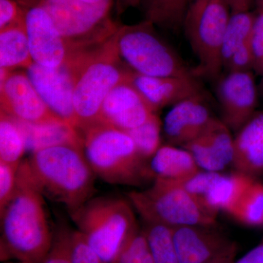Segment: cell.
Returning a JSON list of instances; mask_svg holds the SVG:
<instances>
[{
  "instance_id": "52a82bcc",
  "label": "cell",
  "mask_w": 263,
  "mask_h": 263,
  "mask_svg": "<svg viewBox=\"0 0 263 263\" xmlns=\"http://www.w3.org/2000/svg\"><path fill=\"white\" fill-rule=\"evenodd\" d=\"M114 39L123 65L135 73L152 77L195 76L193 69L160 37L152 22L120 24Z\"/></svg>"
},
{
  "instance_id": "ba28073f",
  "label": "cell",
  "mask_w": 263,
  "mask_h": 263,
  "mask_svg": "<svg viewBox=\"0 0 263 263\" xmlns=\"http://www.w3.org/2000/svg\"><path fill=\"white\" fill-rule=\"evenodd\" d=\"M127 200L146 223L176 227H214L216 216L189 193L181 183L155 179L151 187L131 191Z\"/></svg>"
},
{
  "instance_id": "d6986e66",
  "label": "cell",
  "mask_w": 263,
  "mask_h": 263,
  "mask_svg": "<svg viewBox=\"0 0 263 263\" xmlns=\"http://www.w3.org/2000/svg\"><path fill=\"white\" fill-rule=\"evenodd\" d=\"M233 165L236 172L254 178L263 173V111L256 112L234 138Z\"/></svg>"
},
{
  "instance_id": "e575fe53",
  "label": "cell",
  "mask_w": 263,
  "mask_h": 263,
  "mask_svg": "<svg viewBox=\"0 0 263 263\" xmlns=\"http://www.w3.org/2000/svg\"><path fill=\"white\" fill-rule=\"evenodd\" d=\"M252 53L254 57V70L263 76V10H257L256 14L252 38Z\"/></svg>"
},
{
  "instance_id": "9c48e42d",
  "label": "cell",
  "mask_w": 263,
  "mask_h": 263,
  "mask_svg": "<svg viewBox=\"0 0 263 263\" xmlns=\"http://www.w3.org/2000/svg\"><path fill=\"white\" fill-rule=\"evenodd\" d=\"M226 0L190 3L183 27L198 60L194 75L216 79L223 69L221 48L230 14Z\"/></svg>"
},
{
  "instance_id": "60d3db41",
  "label": "cell",
  "mask_w": 263,
  "mask_h": 263,
  "mask_svg": "<svg viewBox=\"0 0 263 263\" xmlns=\"http://www.w3.org/2000/svg\"><path fill=\"white\" fill-rule=\"evenodd\" d=\"M82 1L86 2V3H91V4H98V3H101L104 0H82Z\"/></svg>"
},
{
  "instance_id": "7a4b0ae2",
  "label": "cell",
  "mask_w": 263,
  "mask_h": 263,
  "mask_svg": "<svg viewBox=\"0 0 263 263\" xmlns=\"http://www.w3.org/2000/svg\"><path fill=\"white\" fill-rule=\"evenodd\" d=\"M24 162L31 181L41 195L65 205L70 214L91 199L95 174L82 144L46 147L33 152Z\"/></svg>"
},
{
  "instance_id": "6da1fadb",
  "label": "cell",
  "mask_w": 263,
  "mask_h": 263,
  "mask_svg": "<svg viewBox=\"0 0 263 263\" xmlns=\"http://www.w3.org/2000/svg\"><path fill=\"white\" fill-rule=\"evenodd\" d=\"M44 197L29 178L25 162L18 170L14 195L2 212L1 259L41 263L51 248L50 228Z\"/></svg>"
},
{
  "instance_id": "d4e9b609",
  "label": "cell",
  "mask_w": 263,
  "mask_h": 263,
  "mask_svg": "<svg viewBox=\"0 0 263 263\" xmlns=\"http://www.w3.org/2000/svg\"><path fill=\"white\" fill-rule=\"evenodd\" d=\"M227 213L246 226H262L263 183L254 180Z\"/></svg>"
},
{
  "instance_id": "74e56055",
  "label": "cell",
  "mask_w": 263,
  "mask_h": 263,
  "mask_svg": "<svg viewBox=\"0 0 263 263\" xmlns=\"http://www.w3.org/2000/svg\"><path fill=\"white\" fill-rule=\"evenodd\" d=\"M231 13L249 11L253 0H226Z\"/></svg>"
},
{
  "instance_id": "2e32d148",
  "label": "cell",
  "mask_w": 263,
  "mask_h": 263,
  "mask_svg": "<svg viewBox=\"0 0 263 263\" xmlns=\"http://www.w3.org/2000/svg\"><path fill=\"white\" fill-rule=\"evenodd\" d=\"M195 159L200 169L220 172L234 159V138L221 119L214 117L195 139L183 147Z\"/></svg>"
},
{
  "instance_id": "1f68e13d",
  "label": "cell",
  "mask_w": 263,
  "mask_h": 263,
  "mask_svg": "<svg viewBox=\"0 0 263 263\" xmlns=\"http://www.w3.org/2000/svg\"><path fill=\"white\" fill-rule=\"evenodd\" d=\"M220 174V172L200 171L181 184L189 193L191 194L202 205L205 195Z\"/></svg>"
},
{
  "instance_id": "7402d4cb",
  "label": "cell",
  "mask_w": 263,
  "mask_h": 263,
  "mask_svg": "<svg viewBox=\"0 0 263 263\" xmlns=\"http://www.w3.org/2000/svg\"><path fill=\"white\" fill-rule=\"evenodd\" d=\"M254 181L253 178L238 172L221 174L205 195L202 205L216 216L219 211L227 213Z\"/></svg>"
},
{
  "instance_id": "4dcf8cb0",
  "label": "cell",
  "mask_w": 263,
  "mask_h": 263,
  "mask_svg": "<svg viewBox=\"0 0 263 263\" xmlns=\"http://www.w3.org/2000/svg\"><path fill=\"white\" fill-rule=\"evenodd\" d=\"M73 231L65 226L53 230L51 248L41 263H72Z\"/></svg>"
},
{
  "instance_id": "f1b7e54d",
  "label": "cell",
  "mask_w": 263,
  "mask_h": 263,
  "mask_svg": "<svg viewBox=\"0 0 263 263\" xmlns=\"http://www.w3.org/2000/svg\"><path fill=\"white\" fill-rule=\"evenodd\" d=\"M162 122L157 114L140 127L127 131L136 143L140 155L146 161L151 160L161 146Z\"/></svg>"
},
{
  "instance_id": "e0dca14e",
  "label": "cell",
  "mask_w": 263,
  "mask_h": 263,
  "mask_svg": "<svg viewBox=\"0 0 263 263\" xmlns=\"http://www.w3.org/2000/svg\"><path fill=\"white\" fill-rule=\"evenodd\" d=\"M131 81L156 113L186 99L203 96L202 85L194 76L152 77L133 72Z\"/></svg>"
},
{
  "instance_id": "f35d334b",
  "label": "cell",
  "mask_w": 263,
  "mask_h": 263,
  "mask_svg": "<svg viewBox=\"0 0 263 263\" xmlns=\"http://www.w3.org/2000/svg\"><path fill=\"white\" fill-rule=\"evenodd\" d=\"M237 248L230 251V252L221 256V257H218L213 260L212 263H234V259L235 254H236Z\"/></svg>"
},
{
  "instance_id": "4fadbf2b",
  "label": "cell",
  "mask_w": 263,
  "mask_h": 263,
  "mask_svg": "<svg viewBox=\"0 0 263 263\" xmlns=\"http://www.w3.org/2000/svg\"><path fill=\"white\" fill-rule=\"evenodd\" d=\"M25 72L48 108L76 129L73 84L67 67L48 68L33 62Z\"/></svg>"
},
{
  "instance_id": "5bb4252c",
  "label": "cell",
  "mask_w": 263,
  "mask_h": 263,
  "mask_svg": "<svg viewBox=\"0 0 263 263\" xmlns=\"http://www.w3.org/2000/svg\"><path fill=\"white\" fill-rule=\"evenodd\" d=\"M156 114L132 83L130 77L117 85L105 99L100 122L127 132L140 127Z\"/></svg>"
},
{
  "instance_id": "8d00e7d4",
  "label": "cell",
  "mask_w": 263,
  "mask_h": 263,
  "mask_svg": "<svg viewBox=\"0 0 263 263\" xmlns=\"http://www.w3.org/2000/svg\"><path fill=\"white\" fill-rule=\"evenodd\" d=\"M142 1L143 0H114L117 16L122 15L129 8L141 6Z\"/></svg>"
},
{
  "instance_id": "9a60e30c",
  "label": "cell",
  "mask_w": 263,
  "mask_h": 263,
  "mask_svg": "<svg viewBox=\"0 0 263 263\" xmlns=\"http://www.w3.org/2000/svg\"><path fill=\"white\" fill-rule=\"evenodd\" d=\"M213 227L187 226L173 228L180 263H206L237 248Z\"/></svg>"
},
{
  "instance_id": "7bdbcfd3",
  "label": "cell",
  "mask_w": 263,
  "mask_h": 263,
  "mask_svg": "<svg viewBox=\"0 0 263 263\" xmlns=\"http://www.w3.org/2000/svg\"><path fill=\"white\" fill-rule=\"evenodd\" d=\"M8 263H27V262H18V261H17L16 262H8Z\"/></svg>"
},
{
  "instance_id": "ee69618b",
  "label": "cell",
  "mask_w": 263,
  "mask_h": 263,
  "mask_svg": "<svg viewBox=\"0 0 263 263\" xmlns=\"http://www.w3.org/2000/svg\"><path fill=\"white\" fill-rule=\"evenodd\" d=\"M194 1H196V0H190V3H193Z\"/></svg>"
},
{
  "instance_id": "b9f144b4",
  "label": "cell",
  "mask_w": 263,
  "mask_h": 263,
  "mask_svg": "<svg viewBox=\"0 0 263 263\" xmlns=\"http://www.w3.org/2000/svg\"><path fill=\"white\" fill-rule=\"evenodd\" d=\"M259 93H260V95L263 97V76L262 80H261L260 84H259L258 86Z\"/></svg>"
},
{
  "instance_id": "603a6c76",
  "label": "cell",
  "mask_w": 263,
  "mask_h": 263,
  "mask_svg": "<svg viewBox=\"0 0 263 263\" xmlns=\"http://www.w3.org/2000/svg\"><path fill=\"white\" fill-rule=\"evenodd\" d=\"M33 60L24 21L0 30V67L13 70L17 67L27 68Z\"/></svg>"
},
{
  "instance_id": "3957f363",
  "label": "cell",
  "mask_w": 263,
  "mask_h": 263,
  "mask_svg": "<svg viewBox=\"0 0 263 263\" xmlns=\"http://www.w3.org/2000/svg\"><path fill=\"white\" fill-rule=\"evenodd\" d=\"M73 84L76 130L100 122L105 99L117 85L130 79L118 55L114 34L105 42L81 52L67 66Z\"/></svg>"
},
{
  "instance_id": "8fae6325",
  "label": "cell",
  "mask_w": 263,
  "mask_h": 263,
  "mask_svg": "<svg viewBox=\"0 0 263 263\" xmlns=\"http://www.w3.org/2000/svg\"><path fill=\"white\" fill-rule=\"evenodd\" d=\"M0 103L1 111L20 122L32 124L65 122L48 108L25 71L1 70Z\"/></svg>"
},
{
  "instance_id": "8992f818",
  "label": "cell",
  "mask_w": 263,
  "mask_h": 263,
  "mask_svg": "<svg viewBox=\"0 0 263 263\" xmlns=\"http://www.w3.org/2000/svg\"><path fill=\"white\" fill-rule=\"evenodd\" d=\"M43 8L76 55L111 37L120 24L110 17L114 0L91 4L82 0H22Z\"/></svg>"
},
{
  "instance_id": "d6a6232c",
  "label": "cell",
  "mask_w": 263,
  "mask_h": 263,
  "mask_svg": "<svg viewBox=\"0 0 263 263\" xmlns=\"http://www.w3.org/2000/svg\"><path fill=\"white\" fill-rule=\"evenodd\" d=\"M18 167L0 162V212L5 209L14 195Z\"/></svg>"
},
{
  "instance_id": "ac0fdd59",
  "label": "cell",
  "mask_w": 263,
  "mask_h": 263,
  "mask_svg": "<svg viewBox=\"0 0 263 263\" xmlns=\"http://www.w3.org/2000/svg\"><path fill=\"white\" fill-rule=\"evenodd\" d=\"M213 118L203 96L186 99L172 106L166 115L164 135L170 144L183 148L201 134Z\"/></svg>"
},
{
  "instance_id": "44dd1931",
  "label": "cell",
  "mask_w": 263,
  "mask_h": 263,
  "mask_svg": "<svg viewBox=\"0 0 263 263\" xmlns=\"http://www.w3.org/2000/svg\"><path fill=\"white\" fill-rule=\"evenodd\" d=\"M15 120L23 133L27 151L32 153L63 143L82 144L79 133L67 123L32 124Z\"/></svg>"
},
{
  "instance_id": "836d02e7",
  "label": "cell",
  "mask_w": 263,
  "mask_h": 263,
  "mask_svg": "<svg viewBox=\"0 0 263 263\" xmlns=\"http://www.w3.org/2000/svg\"><path fill=\"white\" fill-rule=\"evenodd\" d=\"M72 263H106L88 245L84 235L78 230L72 235Z\"/></svg>"
},
{
  "instance_id": "4316f807",
  "label": "cell",
  "mask_w": 263,
  "mask_h": 263,
  "mask_svg": "<svg viewBox=\"0 0 263 263\" xmlns=\"http://www.w3.org/2000/svg\"><path fill=\"white\" fill-rule=\"evenodd\" d=\"M27 151L23 133L13 118L0 112V162L19 167Z\"/></svg>"
},
{
  "instance_id": "f546056e",
  "label": "cell",
  "mask_w": 263,
  "mask_h": 263,
  "mask_svg": "<svg viewBox=\"0 0 263 263\" xmlns=\"http://www.w3.org/2000/svg\"><path fill=\"white\" fill-rule=\"evenodd\" d=\"M113 263H155L144 230L138 228L128 238Z\"/></svg>"
},
{
  "instance_id": "7c38bea8",
  "label": "cell",
  "mask_w": 263,
  "mask_h": 263,
  "mask_svg": "<svg viewBox=\"0 0 263 263\" xmlns=\"http://www.w3.org/2000/svg\"><path fill=\"white\" fill-rule=\"evenodd\" d=\"M258 93L252 71L227 72L219 79L216 94L221 120L230 130L237 133L257 112Z\"/></svg>"
},
{
  "instance_id": "277c9868",
  "label": "cell",
  "mask_w": 263,
  "mask_h": 263,
  "mask_svg": "<svg viewBox=\"0 0 263 263\" xmlns=\"http://www.w3.org/2000/svg\"><path fill=\"white\" fill-rule=\"evenodd\" d=\"M79 133L95 176L113 184L133 186L152 179L147 161L127 132L99 122Z\"/></svg>"
},
{
  "instance_id": "cb8c5ba5",
  "label": "cell",
  "mask_w": 263,
  "mask_h": 263,
  "mask_svg": "<svg viewBox=\"0 0 263 263\" xmlns=\"http://www.w3.org/2000/svg\"><path fill=\"white\" fill-rule=\"evenodd\" d=\"M190 0H143L144 20L154 25L176 31L183 27Z\"/></svg>"
},
{
  "instance_id": "ffe728a7",
  "label": "cell",
  "mask_w": 263,
  "mask_h": 263,
  "mask_svg": "<svg viewBox=\"0 0 263 263\" xmlns=\"http://www.w3.org/2000/svg\"><path fill=\"white\" fill-rule=\"evenodd\" d=\"M148 167L154 180L163 179L179 183L200 171L187 150L173 145L161 146L151 159Z\"/></svg>"
},
{
  "instance_id": "ab89813d",
  "label": "cell",
  "mask_w": 263,
  "mask_h": 263,
  "mask_svg": "<svg viewBox=\"0 0 263 263\" xmlns=\"http://www.w3.org/2000/svg\"><path fill=\"white\" fill-rule=\"evenodd\" d=\"M257 7V10H263V0H253Z\"/></svg>"
},
{
  "instance_id": "83f0119b",
  "label": "cell",
  "mask_w": 263,
  "mask_h": 263,
  "mask_svg": "<svg viewBox=\"0 0 263 263\" xmlns=\"http://www.w3.org/2000/svg\"><path fill=\"white\" fill-rule=\"evenodd\" d=\"M143 230L155 263H180L175 247L172 228L164 224L146 223Z\"/></svg>"
},
{
  "instance_id": "5b68a950",
  "label": "cell",
  "mask_w": 263,
  "mask_h": 263,
  "mask_svg": "<svg viewBox=\"0 0 263 263\" xmlns=\"http://www.w3.org/2000/svg\"><path fill=\"white\" fill-rule=\"evenodd\" d=\"M70 216L78 231L106 263L114 262L123 245L138 229L130 202L118 197L90 199Z\"/></svg>"
},
{
  "instance_id": "484cf974",
  "label": "cell",
  "mask_w": 263,
  "mask_h": 263,
  "mask_svg": "<svg viewBox=\"0 0 263 263\" xmlns=\"http://www.w3.org/2000/svg\"><path fill=\"white\" fill-rule=\"evenodd\" d=\"M255 16L250 11L230 14L221 48L223 67L237 50L251 42Z\"/></svg>"
},
{
  "instance_id": "d590c367",
  "label": "cell",
  "mask_w": 263,
  "mask_h": 263,
  "mask_svg": "<svg viewBox=\"0 0 263 263\" xmlns=\"http://www.w3.org/2000/svg\"><path fill=\"white\" fill-rule=\"evenodd\" d=\"M234 263H263V241Z\"/></svg>"
},
{
  "instance_id": "30bf717a",
  "label": "cell",
  "mask_w": 263,
  "mask_h": 263,
  "mask_svg": "<svg viewBox=\"0 0 263 263\" xmlns=\"http://www.w3.org/2000/svg\"><path fill=\"white\" fill-rule=\"evenodd\" d=\"M20 1L33 62L48 68L67 67L75 55L50 15L39 5Z\"/></svg>"
}]
</instances>
